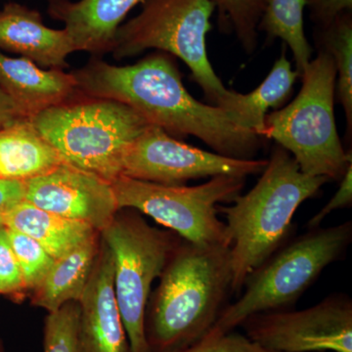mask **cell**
I'll list each match as a JSON object with an SVG mask.
<instances>
[{
    "instance_id": "6da1fadb",
    "label": "cell",
    "mask_w": 352,
    "mask_h": 352,
    "mask_svg": "<svg viewBox=\"0 0 352 352\" xmlns=\"http://www.w3.org/2000/svg\"><path fill=\"white\" fill-rule=\"evenodd\" d=\"M73 74L80 94L124 104L150 126L175 138L195 136L221 156L254 160L263 145L235 113L194 98L164 53L127 66L92 61Z\"/></svg>"
},
{
    "instance_id": "7a4b0ae2",
    "label": "cell",
    "mask_w": 352,
    "mask_h": 352,
    "mask_svg": "<svg viewBox=\"0 0 352 352\" xmlns=\"http://www.w3.org/2000/svg\"><path fill=\"white\" fill-rule=\"evenodd\" d=\"M230 247L182 240L148 305L150 352H175L207 335L233 295Z\"/></svg>"
},
{
    "instance_id": "3957f363",
    "label": "cell",
    "mask_w": 352,
    "mask_h": 352,
    "mask_svg": "<svg viewBox=\"0 0 352 352\" xmlns=\"http://www.w3.org/2000/svg\"><path fill=\"white\" fill-rule=\"evenodd\" d=\"M328 182L324 176L302 173L293 156L278 145L256 184L231 205L217 206L230 242L233 295H239L252 271L288 242L296 210Z\"/></svg>"
},
{
    "instance_id": "277c9868",
    "label": "cell",
    "mask_w": 352,
    "mask_h": 352,
    "mask_svg": "<svg viewBox=\"0 0 352 352\" xmlns=\"http://www.w3.org/2000/svg\"><path fill=\"white\" fill-rule=\"evenodd\" d=\"M352 222L308 229L287 242L245 279L239 298L224 308L206 336H220L241 327L252 315L292 309L329 265L346 254Z\"/></svg>"
},
{
    "instance_id": "5b68a950",
    "label": "cell",
    "mask_w": 352,
    "mask_h": 352,
    "mask_svg": "<svg viewBox=\"0 0 352 352\" xmlns=\"http://www.w3.org/2000/svg\"><path fill=\"white\" fill-rule=\"evenodd\" d=\"M300 78L302 88L294 101L266 115L261 138L276 141L302 173L340 182L352 157L342 147L336 124L337 71L333 58L319 50Z\"/></svg>"
},
{
    "instance_id": "8992f818",
    "label": "cell",
    "mask_w": 352,
    "mask_h": 352,
    "mask_svg": "<svg viewBox=\"0 0 352 352\" xmlns=\"http://www.w3.org/2000/svg\"><path fill=\"white\" fill-rule=\"evenodd\" d=\"M30 120L67 164L110 183L122 176L127 148L150 126L124 104L90 97L53 106Z\"/></svg>"
},
{
    "instance_id": "52a82bcc",
    "label": "cell",
    "mask_w": 352,
    "mask_h": 352,
    "mask_svg": "<svg viewBox=\"0 0 352 352\" xmlns=\"http://www.w3.org/2000/svg\"><path fill=\"white\" fill-rule=\"evenodd\" d=\"M142 10L120 25L111 51L117 59L157 50L179 58L210 105L228 92L208 56L207 36L215 9L212 0H146Z\"/></svg>"
},
{
    "instance_id": "ba28073f",
    "label": "cell",
    "mask_w": 352,
    "mask_h": 352,
    "mask_svg": "<svg viewBox=\"0 0 352 352\" xmlns=\"http://www.w3.org/2000/svg\"><path fill=\"white\" fill-rule=\"evenodd\" d=\"M245 179L219 175L196 186H185L120 176L111 184L119 210L142 212L187 242L230 247L217 206L232 203L241 195Z\"/></svg>"
},
{
    "instance_id": "9c48e42d",
    "label": "cell",
    "mask_w": 352,
    "mask_h": 352,
    "mask_svg": "<svg viewBox=\"0 0 352 352\" xmlns=\"http://www.w3.org/2000/svg\"><path fill=\"white\" fill-rule=\"evenodd\" d=\"M101 233L113 256V289L129 352H150L145 317L153 283L182 239L135 214L116 215Z\"/></svg>"
},
{
    "instance_id": "30bf717a",
    "label": "cell",
    "mask_w": 352,
    "mask_h": 352,
    "mask_svg": "<svg viewBox=\"0 0 352 352\" xmlns=\"http://www.w3.org/2000/svg\"><path fill=\"white\" fill-rule=\"evenodd\" d=\"M241 327L259 346L276 352H352V300L331 294L302 310L263 312Z\"/></svg>"
},
{
    "instance_id": "8fae6325",
    "label": "cell",
    "mask_w": 352,
    "mask_h": 352,
    "mask_svg": "<svg viewBox=\"0 0 352 352\" xmlns=\"http://www.w3.org/2000/svg\"><path fill=\"white\" fill-rule=\"evenodd\" d=\"M267 160H239L221 156L186 144L163 129L149 126L127 148L122 176L159 183L183 185L191 179L219 175H261Z\"/></svg>"
},
{
    "instance_id": "7c38bea8",
    "label": "cell",
    "mask_w": 352,
    "mask_h": 352,
    "mask_svg": "<svg viewBox=\"0 0 352 352\" xmlns=\"http://www.w3.org/2000/svg\"><path fill=\"white\" fill-rule=\"evenodd\" d=\"M25 185V201L100 232L120 210L110 182L69 164L27 180Z\"/></svg>"
},
{
    "instance_id": "4fadbf2b",
    "label": "cell",
    "mask_w": 352,
    "mask_h": 352,
    "mask_svg": "<svg viewBox=\"0 0 352 352\" xmlns=\"http://www.w3.org/2000/svg\"><path fill=\"white\" fill-rule=\"evenodd\" d=\"M78 302L80 352H129L113 289V256L104 242Z\"/></svg>"
},
{
    "instance_id": "5bb4252c",
    "label": "cell",
    "mask_w": 352,
    "mask_h": 352,
    "mask_svg": "<svg viewBox=\"0 0 352 352\" xmlns=\"http://www.w3.org/2000/svg\"><path fill=\"white\" fill-rule=\"evenodd\" d=\"M0 50L18 53L44 68L68 67L67 58L75 52L66 30L44 24L38 11L17 3L7 4L0 11Z\"/></svg>"
},
{
    "instance_id": "9a60e30c",
    "label": "cell",
    "mask_w": 352,
    "mask_h": 352,
    "mask_svg": "<svg viewBox=\"0 0 352 352\" xmlns=\"http://www.w3.org/2000/svg\"><path fill=\"white\" fill-rule=\"evenodd\" d=\"M0 87L27 118L66 103L78 92L74 74L44 69L27 58L6 56L1 50Z\"/></svg>"
},
{
    "instance_id": "2e32d148",
    "label": "cell",
    "mask_w": 352,
    "mask_h": 352,
    "mask_svg": "<svg viewBox=\"0 0 352 352\" xmlns=\"http://www.w3.org/2000/svg\"><path fill=\"white\" fill-rule=\"evenodd\" d=\"M146 0H80L58 2L51 13L64 22L76 51L111 50L118 29L127 14Z\"/></svg>"
},
{
    "instance_id": "e0dca14e",
    "label": "cell",
    "mask_w": 352,
    "mask_h": 352,
    "mask_svg": "<svg viewBox=\"0 0 352 352\" xmlns=\"http://www.w3.org/2000/svg\"><path fill=\"white\" fill-rule=\"evenodd\" d=\"M67 164L30 118L0 129V177L27 182Z\"/></svg>"
},
{
    "instance_id": "ac0fdd59",
    "label": "cell",
    "mask_w": 352,
    "mask_h": 352,
    "mask_svg": "<svg viewBox=\"0 0 352 352\" xmlns=\"http://www.w3.org/2000/svg\"><path fill=\"white\" fill-rule=\"evenodd\" d=\"M0 215L2 226L32 238L54 259L96 235L87 223L46 212L27 201Z\"/></svg>"
},
{
    "instance_id": "d6986e66",
    "label": "cell",
    "mask_w": 352,
    "mask_h": 352,
    "mask_svg": "<svg viewBox=\"0 0 352 352\" xmlns=\"http://www.w3.org/2000/svg\"><path fill=\"white\" fill-rule=\"evenodd\" d=\"M98 251L94 235L55 259L43 283L34 291L32 305L52 314L67 302H78L87 287Z\"/></svg>"
},
{
    "instance_id": "ffe728a7",
    "label": "cell",
    "mask_w": 352,
    "mask_h": 352,
    "mask_svg": "<svg viewBox=\"0 0 352 352\" xmlns=\"http://www.w3.org/2000/svg\"><path fill=\"white\" fill-rule=\"evenodd\" d=\"M298 78V72L282 53L256 89L247 94L228 90L219 107L235 113L245 127L261 136L268 110L283 107L291 97Z\"/></svg>"
},
{
    "instance_id": "44dd1931",
    "label": "cell",
    "mask_w": 352,
    "mask_h": 352,
    "mask_svg": "<svg viewBox=\"0 0 352 352\" xmlns=\"http://www.w3.org/2000/svg\"><path fill=\"white\" fill-rule=\"evenodd\" d=\"M305 0H266L258 31L268 41H283L293 53L296 71L302 75L311 61L312 48L305 32Z\"/></svg>"
},
{
    "instance_id": "7402d4cb",
    "label": "cell",
    "mask_w": 352,
    "mask_h": 352,
    "mask_svg": "<svg viewBox=\"0 0 352 352\" xmlns=\"http://www.w3.org/2000/svg\"><path fill=\"white\" fill-rule=\"evenodd\" d=\"M319 50L333 58L337 71L336 94L346 118L347 134L352 129V15L344 14L332 24L318 29Z\"/></svg>"
},
{
    "instance_id": "603a6c76",
    "label": "cell",
    "mask_w": 352,
    "mask_h": 352,
    "mask_svg": "<svg viewBox=\"0 0 352 352\" xmlns=\"http://www.w3.org/2000/svg\"><path fill=\"white\" fill-rule=\"evenodd\" d=\"M219 14L222 31H231L252 54L258 43V27L263 18L266 0H212Z\"/></svg>"
},
{
    "instance_id": "cb8c5ba5",
    "label": "cell",
    "mask_w": 352,
    "mask_h": 352,
    "mask_svg": "<svg viewBox=\"0 0 352 352\" xmlns=\"http://www.w3.org/2000/svg\"><path fill=\"white\" fill-rule=\"evenodd\" d=\"M6 229L25 289L36 291L50 272L55 259L32 238L18 231Z\"/></svg>"
},
{
    "instance_id": "d4e9b609",
    "label": "cell",
    "mask_w": 352,
    "mask_h": 352,
    "mask_svg": "<svg viewBox=\"0 0 352 352\" xmlns=\"http://www.w3.org/2000/svg\"><path fill=\"white\" fill-rule=\"evenodd\" d=\"M80 305L69 302L48 314L44 326V352H80Z\"/></svg>"
},
{
    "instance_id": "484cf974",
    "label": "cell",
    "mask_w": 352,
    "mask_h": 352,
    "mask_svg": "<svg viewBox=\"0 0 352 352\" xmlns=\"http://www.w3.org/2000/svg\"><path fill=\"white\" fill-rule=\"evenodd\" d=\"M175 352H276L259 346L245 335L232 331L220 336H205L191 346Z\"/></svg>"
},
{
    "instance_id": "4316f807",
    "label": "cell",
    "mask_w": 352,
    "mask_h": 352,
    "mask_svg": "<svg viewBox=\"0 0 352 352\" xmlns=\"http://www.w3.org/2000/svg\"><path fill=\"white\" fill-rule=\"evenodd\" d=\"M25 291L27 289L7 229L0 227V294L21 296Z\"/></svg>"
},
{
    "instance_id": "83f0119b",
    "label": "cell",
    "mask_w": 352,
    "mask_h": 352,
    "mask_svg": "<svg viewBox=\"0 0 352 352\" xmlns=\"http://www.w3.org/2000/svg\"><path fill=\"white\" fill-rule=\"evenodd\" d=\"M305 4L318 29L328 27L340 16L352 12V0H305Z\"/></svg>"
},
{
    "instance_id": "f1b7e54d",
    "label": "cell",
    "mask_w": 352,
    "mask_h": 352,
    "mask_svg": "<svg viewBox=\"0 0 352 352\" xmlns=\"http://www.w3.org/2000/svg\"><path fill=\"white\" fill-rule=\"evenodd\" d=\"M352 205V164L347 168L346 173L340 182L339 189L335 195L329 200L326 206L308 220L307 229H315L321 227L324 220L329 214L337 210L351 207Z\"/></svg>"
},
{
    "instance_id": "f546056e",
    "label": "cell",
    "mask_w": 352,
    "mask_h": 352,
    "mask_svg": "<svg viewBox=\"0 0 352 352\" xmlns=\"http://www.w3.org/2000/svg\"><path fill=\"white\" fill-rule=\"evenodd\" d=\"M25 193L24 182L0 177V214L25 201Z\"/></svg>"
},
{
    "instance_id": "4dcf8cb0",
    "label": "cell",
    "mask_w": 352,
    "mask_h": 352,
    "mask_svg": "<svg viewBox=\"0 0 352 352\" xmlns=\"http://www.w3.org/2000/svg\"><path fill=\"white\" fill-rule=\"evenodd\" d=\"M24 117L19 109L0 87V129L18 118Z\"/></svg>"
},
{
    "instance_id": "1f68e13d",
    "label": "cell",
    "mask_w": 352,
    "mask_h": 352,
    "mask_svg": "<svg viewBox=\"0 0 352 352\" xmlns=\"http://www.w3.org/2000/svg\"><path fill=\"white\" fill-rule=\"evenodd\" d=\"M0 352H6L4 349L3 344H2L1 340H0Z\"/></svg>"
},
{
    "instance_id": "d6a6232c",
    "label": "cell",
    "mask_w": 352,
    "mask_h": 352,
    "mask_svg": "<svg viewBox=\"0 0 352 352\" xmlns=\"http://www.w3.org/2000/svg\"><path fill=\"white\" fill-rule=\"evenodd\" d=\"M50 1L52 2V4L58 3V2L67 1V0H50Z\"/></svg>"
},
{
    "instance_id": "836d02e7",
    "label": "cell",
    "mask_w": 352,
    "mask_h": 352,
    "mask_svg": "<svg viewBox=\"0 0 352 352\" xmlns=\"http://www.w3.org/2000/svg\"><path fill=\"white\" fill-rule=\"evenodd\" d=\"M1 215H0V227H2Z\"/></svg>"
}]
</instances>
